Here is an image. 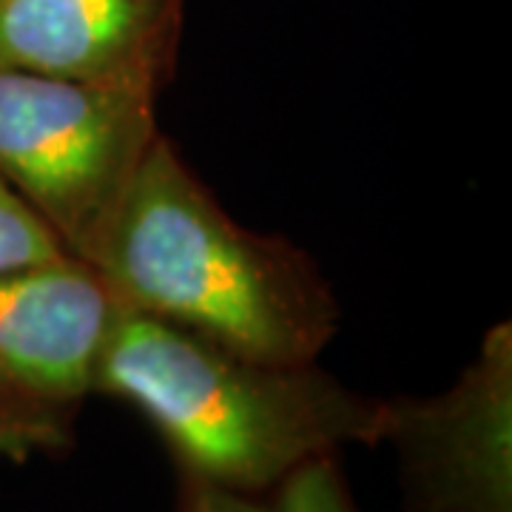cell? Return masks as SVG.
<instances>
[{
    "mask_svg": "<svg viewBox=\"0 0 512 512\" xmlns=\"http://www.w3.org/2000/svg\"><path fill=\"white\" fill-rule=\"evenodd\" d=\"M86 265L123 311L271 365L316 362L339 322L308 256L231 220L163 134Z\"/></svg>",
    "mask_w": 512,
    "mask_h": 512,
    "instance_id": "obj_1",
    "label": "cell"
},
{
    "mask_svg": "<svg viewBox=\"0 0 512 512\" xmlns=\"http://www.w3.org/2000/svg\"><path fill=\"white\" fill-rule=\"evenodd\" d=\"M157 94L0 69V180L86 262L160 137Z\"/></svg>",
    "mask_w": 512,
    "mask_h": 512,
    "instance_id": "obj_3",
    "label": "cell"
},
{
    "mask_svg": "<svg viewBox=\"0 0 512 512\" xmlns=\"http://www.w3.org/2000/svg\"><path fill=\"white\" fill-rule=\"evenodd\" d=\"M94 393L131 404L180 476L265 495L305 461L382 444L387 399L313 365H271L146 313L117 311Z\"/></svg>",
    "mask_w": 512,
    "mask_h": 512,
    "instance_id": "obj_2",
    "label": "cell"
},
{
    "mask_svg": "<svg viewBox=\"0 0 512 512\" xmlns=\"http://www.w3.org/2000/svg\"><path fill=\"white\" fill-rule=\"evenodd\" d=\"M177 512H271L268 498L245 495L234 490H222L214 484H205L197 478L183 476L180 510Z\"/></svg>",
    "mask_w": 512,
    "mask_h": 512,
    "instance_id": "obj_9",
    "label": "cell"
},
{
    "mask_svg": "<svg viewBox=\"0 0 512 512\" xmlns=\"http://www.w3.org/2000/svg\"><path fill=\"white\" fill-rule=\"evenodd\" d=\"M268 495L271 512H356L339 470V453L299 464Z\"/></svg>",
    "mask_w": 512,
    "mask_h": 512,
    "instance_id": "obj_8",
    "label": "cell"
},
{
    "mask_svg": "<svg viewBox=\"0 0 512 512\" xmlns=\"http://www.w3.org/2000/svg\"><path fill=\"white\" fill-rule=\"evenodd\" d=\"M382 444L407 512H512V328L495 325L453 387L387 399Z\"/></svg>",
    "mask_w": 512,
    "mask_h": 512,
    "instance_id": "obj_5",
    "label": "cell"
},
{
    "mask_svg": "<svg viewBox=\"0 0 512 512\" xmlns=\"http://www.w3.org/2000/svg\"><path fill=\"white\" fill-rule=\"evenodd\" d=\"M185 0H0V69L160 94Z\"/></svg>",
    "mask_w": 512,
    "mask_h": 512,
    "instance_id": "obj_6",
    "label": "cell"
},
{
    "mask_svg": "<svg viewBox=\"0 0 512 512\" xmlns=\"http://www.w3.org/2000/svg\"><path fill=\"white\" fill-rule=\"evenodd\" d=\"M63 256L69 254L55 231L0 180V276L49 265Z\"/></svg>",
    "mask_w": 512,
    "mask_h": 512,
    "instance_id": "obj_7",
    "label": "cell"
},
{
    "mask_svg": "<svg viewBox=\"0 0 512 512\" xmlns=\"http://www.w3.org/2000/svg\"><path fill=\"white\" fill-rule=\"evenodd\" d=\"M120 305L74 256L0 276V458L63 453Z\"/></svg>",
    "mask_w": 512,
    "mask_h": 512,
    "instance_id": "obj_4",
    "label": "cell"
}]
</instances>
